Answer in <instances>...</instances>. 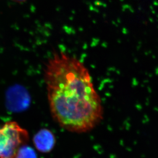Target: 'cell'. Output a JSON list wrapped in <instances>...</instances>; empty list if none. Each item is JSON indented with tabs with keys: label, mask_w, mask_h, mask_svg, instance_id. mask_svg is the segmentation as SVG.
Wrapping results in <instances>:
<instances>
[{
	"label": "cell",
	"mask_w": 158,
	"mask_h": 158,
	"mask_svg": "<svg viewBox=\"0 0 158 158\" xmlns=\"http://www.w3.org/2000/svg\"><path fill=\"white\" fill-rule=\"evenodd\" d=\"M28 141L26 129L16 122H7L0 128V158H16L20 148Z\"/></svg>",
	"instance_id": "7a4b0ae2"
},
{
	"label": "cell",
	"mask_w": 158,
	"mask_h": 158,
	"mask_svg": "<svg viewBox=\"0 0 158 158\" xmlns=\"http://www.w3.org/2000/svg\"><path fill=\"white\" fill-rule=\"evenodd\" d=\"M56 138L53 132L47 128L39 131L33 138V143L35 148L42 153H49L56 144Z\"/></svg>",
	"instance_id": "277c9868"
},
{
	"label": "cell",
	"mask_w": 158,
	"mask_h": 158,
	"mask_svg": "<svg viewBox=\"0 0 158 158\" xmlns=\"http://www.w3.org/2000/svg\"><path fill=\"white\" fill-rule=\"evenodd\" d=\"M16 158H38V157L32 148L25 145L20 148Z\"/></svg>",
	"instance_id": "5b68a950"
},
{
	"label": "cell",
	"mask_w": 158,
	"mask_h": 158,
	"mask_svg": "<svg viewBox=\"0 0 158 158\" xmlns=\"http://www.w3.org/2000/svg\"><path fill=\"white\" fill-rule=\"evenodd\" d=\"M44 81L50 113L72 132L91 131L103 118V107L88 69L74 56L56 52L49 60Z\"/></svg>",
	"instance_id": "6da1fadb"
},
{
	"label": "cell",
	"mask_w": 158,
	"mask_h": 158,
	"mask_svg": "<svg viewBox=\"0 0 158 158\" xmlns=\"http://www.w3.org/2000/svg\"><path fill=\"white\" fill-rule=\"evenodd\" d=\"M12 1L15 2L16 3H24L27 0H12Z\"/></svg>",
	"instance_id": "8992f818"
},
{
	"label": "cell",
	"mask_w": 158,
	"mask_h": 158,
	"mask_svg": "<svg viewBox=\"0 0 158 158\" xmlns=\"http://www.w3.org/2000/svg\"><path fill=\"white\" fill-rule=\"evenodd\" d=\"M30 98L27 91L21 86L14 87L9 89L7 95V104L9 110L21 111L29 105Z\"/></svg>",
	"instance_id": "3957f363"
}]
</instances>
